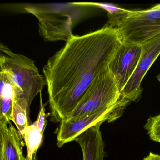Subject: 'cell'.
Listing matches in <instances>:
<instances>
[{"instance_id": "13", "label": "cell", "mask_w": 160, "mask_h": 160, "mask_svg": "<svg viewBox=\"0 0 160 160\" xmlns=\"http://www.w3.org/2000/svg\"><path fill=\"white\" fill-rule=\"evenodd\" d=\"M30 106L23 98L15 96L13 98L11 121L19 132L32 124L30 117Z\"/></svg>"}, {"instance_id": "11", "label": "cell", "mask_w": 160, "mask_h": 160, "mask_svg": "<svg viewBox=\"0 0 160 160\" xmlns=\"http://www.w3.org/2000/svg\"><path fill=\"white\" fill-rule=\"evenodd\" d=\"M24 143L21 135L10 122L3 131L1 153L5 160H26L23 155Z\"/></svg>"}, {"instance_id": "6", "label": "cell", "mask_w": 160, "mask_h": 160, "mask_svg": "<svg viewBox=\"0 0 160 160\" xmlns=\"http://www.w3.org/2000/svg\"><path fill=\"white\" fill-rule=\"evenodd\" d=\"M130 101L123 97L113 106L92 115L73 122H61L57 136L58 146L75 141V139L87 130L101 122L109 123L115 121L120 117Z\"/></svg>"}, {"instance_id": "17", "label": "cell", "mask_w": 160, "mask_h": 160, "mask_svg": "<svg viewBox=\"0 0 160 160\" xmlns=\"http://www.w3.org/2000/svg\"><path fill=\"white\" fill-rule=\"evenodd\" d=\"M143 160H160V155L154 154L151 152Z\"/></svg>"}, {"instance_id": "14", "label": "cell", "mask_w": 160, "mask_h": 160, "mask_svg": "<svg viewBox=\"0 0 160 160\" xmlns=\"http://www.w3.org/2000/svg\"><path fill=\"white\" fill-rule=\"evenodd\" d=\"M150 140L160 143V114L150 117L144 126Z\"/></svg>"}, {"instance_id": "8", "label": "cell", "mask_w": 160, "mask_h": 160, "mask_svg": "<svg viewBox=\"0 0 160 160\" xmlns=\"http://www.w3.org/2000/svg\"><path fill=\"white\" fill-rule=\"evenodd\" d=\"M142 51L141 45L121 42L108 64L120 93L136 70Z\"/></svg>"}, {"instance_id": "3", "label": "cell", "mask_w": 160, "mask_h": 160, "mask_svg": "<svg viewBox=\"0 0 160 160\" xmlns=\"http://www.w3.org/2000/svg\"><path fill=\"white\" fill-rule=\"evenodd\" d=\"M120 97L114 78L106 67L90 84L75 110L62 121L73 122L92 115L114 105Z\"/></svg>"}, {"instance_id": "20", "label": "cell", "mask_w": 160, "mask_h": 160, "mask_svg": "<svg viewBox=\"0 0 160 160\" xmlns=\"http://www.w3.org/2000/svg\"><path fill=\"white\" fill-rule=\"evenodd\" d=\"M157 79H158V80L160 82V74L159 75H158L157 76Z\"/></svg>"}, {"instance_id": "16", "label": "cell", "mask_w": 160, "mask_h": 160, "mask_svg": "<svg viewBox=\"0 0 160 160\" xmlns=\"http://www.w3.org/2000/svg\"><path fill=\"white\" fill-rule=\"evenodd\" d=\"M13 53L12 51L8 49V47L0 43V58L4 56H8Z\"/></svg>"}, {"instance_id": "2", "label": "cell", "mask_w": 160, "mask_h": 160, "mask_svg": "<svg viewBox=\"0 0 160 160\" xmlns=\"http://www.w3.org/2000/svg\"><path fill=\"white\" fill-rule=\"evenodd\" d=\"M88 6L79 3L62 4H24L23 9L38 20L39 34L47 41L65 40L73 36L71 28L83 16L72 15Z\"/></svg>"}, {"instance_id": "15", "label": "cell", "mask_w": 160, "mask_h": 160, "mask_svg": "<svg viewBox=\"0 0 160 160\" xmlns=\"http://www.w3.org/2000/svg\"><path fill=\"white\" fill-rule=\"evenodd\" d=\"M40 108L37 119L35 121L37 125L39 131L42 133H44V130L46 127V124L47 123V115L45 112V105L42 101V95L40 93Z\"/></svg>"}, {"instance_id": "19", "label": "cell", "mask_w": 160, "mask_h": 160, "mask_svg": "<svg viewBox=\"0 0 160 160\" xmlns=\"http://www.w3.org/2000/svg\"><path fill=\"white\" fill-rule=\"evenodd\" d=\"M155 8H160V4H159L156 5L155 6Z\"/></svg>"}, {"instance_id": "7", "label": "cell", "mask_w": 160, "mask_h": 160, "mask_svg": "<svg viewBox=\"0 0 160 160\" xmlns=\"http://www.w3.org/2000/svg\"><path fill=\"white\" fill-rule=\"evenodd\" d=\"M141 46L142 51L137 68L120 93L121 96L130 102L141 98L142 81L160 54V34Z\"/></svg>"}, {"instance_id": "10", "label": "cell", "mask_w": 160, "mask_h": 160, "mask_svg": "<svg viewBox=\"0 0 160 160\" xmlns=\"http://www.w3.org/2000/svg\"><path fill=\"white\" fill-rule=\"evenodd\" d=\"M15 96L22 98V92L0 72V127L3 129L11 121L13 99Z\"/></svg>"}, {"instance_id": "1", "label": "cell", "mask_w": 160, "mask_h": 160, "mask_svg": "<svg viewBox=\"0 0 160 160\" xmlns=\"http://www.w3.org/2000/svg\"><path fill=\"white\" fill-rule=\"evenodd\" d=\"M121 43L116 29L107 23L83 35H73L49 59L43 72L56 120L61 122L75 110Z\"/></svg>"}, {"instance_id": "18", "label": "cell", "mask_w": 160, "mask_h": 160, "mask_svg": "<svg viewBox=\"0 0 160 160\" xmlns=\"http://www.w3.org/2000/svg\"><path fill=\"white\" fill-rule=\"evenodd\" d=\"M0 160H5L4 159L2 155V153L0 154Z\"/></svg>"}, {"instance_id": "9", "label": "cell", "mask_w": 160, "mask_h": 160, "mask_svg": "<svg viewBox=\"0 0 160 160\" xmlns=\"http://www.w3.org/2000/svg\"><path fill=\"white\" fill-rule=\"evenodd\" d=\"M103 123L100 122L89 128L75 139L82 148L83 160H104L106 153L100 130Z\"/></svg>"}, {"instance_id": "12", "label": "cell", "mask_w": 160, "mask_h": 160, "mask_svg": "<svg viewBox=\"0 0 160 160\" xmlns=\"http://www.w3.org/2000/svg\"><path fill=\"white\" fill-rule=\"evenodd\" d=\"M19 132L27 148V156L25 159L37 160V152L43 142V133L39 131L36 123L35 122L24 130Z\"/></svg>"}, {"instance_id": "5", "label": "cell", "mask_w": 160, "mask_h": 160, "mask_svg": "<svg viewBox=\"0 0 160 160\" xmlns=\"http://www.w3.org/2000/svg\"><path fill=\"white\" fill-rule=\"evenodd\" d=\"M115 29L122 43L142 45L160 34V8L130 10Z\"/></svg>"}, {"instance_id": "4", "label": "cell", "mask_w": 160, "mask_h": 160, "mask_svg": "<svg viewBox=\"0 0 160 160\" xmlns=\"http://www.w3.org/2000/svg\"><path fill=\"white\" fill-rule=\"evenodd\" d=\"M0 72L22 94V98L31 105L36 96L47 85L45 78L39 73L34 61L14 53L0 58Z\"/></svg>"}]
</instances>
